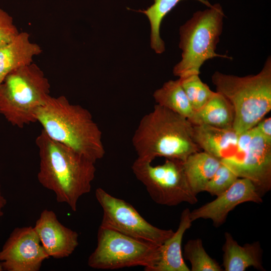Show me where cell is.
<instances>
[{"mask_svg":"<svg viewBox=\"0 0 271 271\" xmlns=\"http://www.w3.org/2000/svg\"><path fill=\"white\" fill-rule=\"evenodd\" d=\"M40 157L37 179L59 203L76 211L80 198L90 192L95 163L54 141L42 129L36 139Z\"/></svg>","mask_w":271,"mask_h":271,"instance_id":"obj_1","label":"cell"},{"mask_svg":"<svg viewBox=\"0 0 271 271\" xmlns=\"http://www.w3.org/2000/svg\"><path fill=\"white\" fill-rule=\"evenodd\" d=\"M36 120L47 136L96 163L105 151L102 132L88 110L63 95L50 96L37 111Z\"/></svg>","mask_w":271,"mask_h":271,"instance_id":"obj_2","label":"cell"},{"mask_svg":"<svg viewBox=\"0 0 271 271\" xmlns=\"http://www.w3.org/2000/svg\"><path fill=\"white\" fill-rule=\"evenodd\" d=\"M193 124L186 118L158 104L141 119L132 138L139 159L155 158L184 161L200 149L193 139Z\"/></svg>","mask_w":271,"mask_h":271,"instance_id":"obj_3","label":"cell"},{"mask_svg":"<svg viewBox=\"0 0 271 271\" xmlns=\"http://www.w3.org/2000/svg\"><path fill=\"white\" fill-rule=\"evenodd\" d=\"M211 80L233 107V128L238 134L255 126L270 111V56L257 74L240 77L215 71Z\"/></svg>","mask_w":271,"mask_h":271,"instance_id":"obj_4","label":"cell"},{"mask_svg":"<svg viewBox=\"0 0 271 271\" xmlns=\"http://www.w3.org/2000/svg\"><path fill=\"white\" fill-rule=\"evenodd\" d=\"M50 84L35 63L9 73L0 83V114L13 126L37 122L36 113L50 96Z\"/></svg>","mask_w":271,"mask_h":271,"instance_id":"obj_5","label":"cell"},{"mask_svg":"<svg viewBox=\"0 0 271 271\" xmlns=\"http://www.w3.org/2000/svg\"><path fill=\"white\" fill-rule=\"evenodd\" d=\"M224 16L221 6L216 4L205 10L195 12L180 27L179 46L182 51V59L173 68L175 76L199 74L204 63L215 57L233 59L215 52L222 32Z\"/></svg>","mask_w":271,"mask_h":271,"instance_id":"obj_6","label":"cell"},{"mask_svg":"<svg viewBox=\"0 0 271 271\" xmlns=\"http://www.w3.org/2000/svg\"><path fill=\"white\" fill-rule=\"evenodd\" d=\"M160 246L99 226L97 246L88 257L94 269H114L142 266L153 271L160 256Z\"/></svg>","mask_w":271,"mask_h":271,"instance_id":"obj_7","label":"cell"},{"mask_svg":"<svg viewBox=\"0 0 271 271\" xmlns=\"http://www.w3.org/2000/svg\"><path fill=\"white\" fill-rule=\"evenodd\" d=\"M131 170L151 199L158 204L173 206L183 202L194 204L198 202L187 181L183 161L166 159L163 164L154 166L137 158Z\"/></svg>","mask_w":271,"mask_h":271,"instance_id":"obj_8","label":"cell"},{"mask_svg":"<svg viewBox=\"0 0 271 271\" xmlns=\"http://www.w3.org/2000/svg\"><path fill=\"white\" fill-rule=\"evenodd\" d=\"M95 195L103 210L100 225L102 227L158 246H161L174 232L153 225L132 205L101 188L96 190Z\"/></svg>","mask_w":271,"mask_h":271,"instance_id":"obj_9","label":"cell"},{"mask_svg":"<svg viewBox=\"0 0 271 271\" xmlns=\"http://www.w3.org/2000/svg\"><path fill=\"white\" fill-rule=\"evenodd\" d=\"M49 257L32 226L15 228L0 249L4 270L39 271Z\"/></svg>","mask_w":271,"mask_h":271,"instance_id":"obj_10","label":"cell"},{"mask_svg":"<svg viewBox=\"0 0 271 271\" xmlns=\"http://www.w3.org/2000/svg\"><path fill=\"white\" fill-rule=\"evenodd\" d=\"M238 178L250 180L262 197L271 189V141L264 138L254 126L246 151L239 157L223 163Z\"/></svg>","mask_w":271,"mask_h":271,"instance_id":"obj_11","label":"cell"},{"mask_svg":"<svg viewBox=\"0 0 271 271\" xmlns=\"http://www.w3.org/2000/svg\"><path fill=\"white\" fill-rule=\"evenodd\" d=\"M262 197L253 183L248 179L238 178L225 192L213 201L191 211L192 221L209 219L217 227L226 221L229 213L237 205L246 202H262Z\"/></svg>","mask_w":271,"mask_h":271,"instance_id":"obj_12","label":"cell"},{"mask_svg":"<svg viewBox=\"0 0 271 271\" xmlns=\"http://www.w3.org/2000/svg\"><path fill=\"white\" fill-rule=\"evenodd\" d=\"M33 227L49 257H67L79 244L78 233L63 225L52 210H43Z\"/></svg>","mask_w":271,"mask_h":271,"instance_id":"obj_13","label":"cell"},{"mask_svg":"<svg viewBox=\"0 0 271 271\" xmlns=\"http://www.w3.org/2000/svg\"><path fill=\"white\" fill-rule=\"evenodd\" d=\"M193 139L203 151L220 161L235 153L239 134L232 128L193 124Z\"/></svg>","mask_w":271,"mask_h":271,"instance_id":"obj_14","label":"cell"},{"mask_svg":"<svg viewBox=\"0 0 271 271\" xmlns=\"http://www.w3.org/2000/svg\"><path fill=\"white\" fill-rule=\"evenodd\" d=\"M224 238L222 247L224 270L244 271L250 266L265 270L262 263V250L259 241L241 246L227 232L224 233Z\"/></svg>","mask_w":271,"mask_h":271,"instance_id":"obj_15","label":"cell"},{"mask_svg":"<svg viewBox=\"0 0 271 271\" xmlns=\"http://www.w3.org/2000/svg\"><path fill=\"white\" fill-rule=\"evenodd\" d=\"M191 211L186 208L182 212L177 230L161 246L159 260L153 271H190L183 256V236L191 226Z\"/></svg>","mask_w":271,"mask_h":271,"instance_id":"obj_16","label":"cell"},{"mask_svg":"<svg viewBox=\"0 0 271 271\" xmlns=\"http://www.w3.org/2000/svg\"><path fill=\"white\" fill-rule=\"evenodd\" d=\"M29 37L27 32L19 33L11 42L0 47V83L12 71L32 63L33 57L42 52Z\"/></svg>","mask_w":271,"mask_h":271,"instance_id":"obj_17","label":"cell"},{"mask_svg":"<svg viewBox=\"0 0 271 271\" xmlns=\"http://www.w3.org/2000/svg\"><path fill=\"white\" fill-rule=\"evenodd\" d=\"M234 119L232 104L224 96L216 91L202 108L195 111L189 121L193 125L226 128L233 127Z\"/></svg>","mask_w":271,"mask_h":271,"instance_id":"obj_18","label":"cell"},{"mask_svg":"<svg viewBox=\"0 0 271 271\" xmlns=\"http://www.w3.org/2000/svg\"><path fill=\"white\" fill-rule=\"evenodd\" d=\"M221 161L209 154L198 151L189 155L183 162L184 172L193 192H203L208 182L221 164Z\"/></svg>","mask_w":271,"mask_h":271,"instance_id":"obj_19","label":"cell"},{"mask_svg":"<svg viewBox=\"0 0 271 271\" xmlns=\"http://www.w3.org/2000/svg\"><path fill=\"white\" fill-rule=\"evenodd\" d=\"M156 104L164 107L189 120L193 117V109L179 79L164 83L153 94Z\"/></svg>","mask_w":271,"mask_h":271,"instance_id":"obj_20","label":"cell"},{"mask_svg":"<svg viewBox=\"0 0 271 271\" xmlns=\"http://www.w3.org/2000/svg\"><path fill=\"white\" fill-rule=\"evenodd\" d=\"M154 4L146 10L139 11L148 18L151 26V47L157 54L165 50V43L160 36V28L165 17L183 0H154ZM197 1L208 7L212 5L207 0Z\"/></svg>","mask_w":271,"mask_h":271,"instance_id":"obj_21","label":"cell"},{"mask_svg":"<svg viewBox=\"0 0 271 271\" xmlns=\"http://www.w3.org/2000/svg\"><path fill=\"white\" fill-rule=\"evenodd\" d=\"M183 256L190 261L191 271L223 270L218 262L207 253L201 239L188 240L184 246Z\"/></svg>","mask_w":271,"mask_h":271,"instance_id":"obj_22","label":"cell"},{"mask_svg":"<svg viewBox=\"0 0 271 271\" xmlns=\"http://www.w3.org/2000/svg\"><path fill=\"white\" fill-rule=\"evenodd\" d=\"M199 74L191 73L180 77L179 79L189 101L196 111L202 108L215 92L200 78Z\"/></svg>","mask_w":271,"mask_h":271,"instance_id":"obj_23","label":"cell"},{"mask_svg":"<svg viewBox=\"0 0 271 271\" xmlns=\"http://www.w3.org/2000/svg\"><path fill=\"white\" fill-rule=\"evenodd\" d=\"M238 178V176L231 169L221 163L206 185L204 191L212 195L219 196L227 190Z\"/></svg>","mask_w":271,"mask_h":271,"instance_id":"obj_24","label":"cell"},{"mask_svg":"<svg viewBox=\"0 0 271 271\" xmlns=\"http://www.w3.org/2000/svg\"><path fill=\"white\" fill-rule=\"evenodd\" d=\"M19 34L12 17L0 8V47L11 42Z\"/></svg>","mask_w":271,"mask_h":271,"instance_id":"obj_25","label":"cell"},{"mask_svg":"<svg viewBox=\"0 0 271 271\" xmlns=\"http://www.w3.org/2000/svg\"><path fill=\"white\" fill-rule=\"evenodd\" d=\"M258 131L265 139L271 141V118H263L255 126Z\"/></svg>","mask_w":271,"mask_h":271,"instance_id":"obj_26","label":"cell"},{"mask_svg":"<svg viewBox=\"0 0 271 271\" xmlns=\"http://www.w3.org/2000/svg\"><path fill=\"white\" fill-rule=\"evenodd\" d=\"M7 204V200L2 194L0 184V218L4 215V208Z\"/></svg>","mask_w":271,"mask_h":271,"instance_id":"obj_27","label":"cell"},{"mask_svg":"<svg viewBox=\"0 0 271 271\" xmlns=\"http://www.w3.org/2000/svg\"><path fill=\"white\" fill-rule=\"evenodd\" d=\"M3 270H4V268L3 267L2 262L0 261V271H3Z\"/></svg>","mask_w":271,"mask_h":271,"instance_id":"obj_28","label":"cell"}]
</instances>
